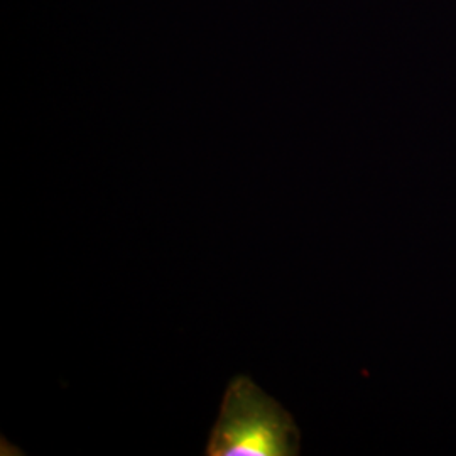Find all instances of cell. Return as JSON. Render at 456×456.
I'll use <instances>...</instances> for the list:
<instances>
[{
  "label": "cell",
  "mask_w": 456,
  "mask_h": 456,
  "mask_svg": "<svg viewBox=\"0 0 456 456\" xmlns=\"http://www.w3.org/2000/svg\"><path fill=\"white\" fill-rule=\"evenodd\" d=\"M207 456L299 455V429L293 416L247 375L228 384Z\"/></svg>",
  "instance_id": "obj_1"
}]
</instances>
